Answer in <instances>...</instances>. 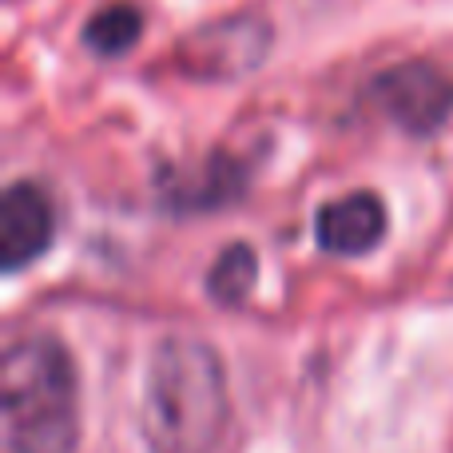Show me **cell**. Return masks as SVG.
<instances>
[{"mask_svg": "<svg viewBox=\"0 0 453 453\" xmlns=\"http://www.w3.org/2000/svg\"><path fill=\"white\" fill-rule=\"evenodd\" d=\"M8 453H76L80 378L72 354L52 334H24L0 362Z\"/></svg>", "mask_w": 453, "mask_h": 453, "instance_id": "cell-2", "label": "cell"}, {"mask_svg": "<svg viewBox=\"0 0 453 453\" xmlns=\"http://www.w3.org/2000/svg\"><path fill=\"white\" fill-rule=\"evenodd\" d=\"M247 191V167L231 156H207L191 167H167L159 180V199L175 215L215 211Z\"/></svg>", "mask_w": 453, "mask_h": 453, "instance_id": "cell-6", "label": "cell"}, {"mask_svg": "<svg viewBox=\"0 0 453 453\" xmlns=\"http://www.w3.org/2000/svg\"><path fill=\"white\" fill-rule=\"evenodd\" d=\"M226 414L231 402L219 354L188 334L164 338L143 378L140 430L148 453H215Z\"/></svg>", "mask_w": 453, "mask_h": 453, "instance_id": "cell-1", "label": "cell"}, {"mask_svg": "<svg viewBox=\"0 0 453 453\" xmlns=\"http://www.w3.org/2000/svg\"><path fill=\"white\" fill-rule=\"evenodd\" d=\"M370 96L378 111L406 135H434L453 116V76L426 60L394 64L370 84Z\"/></svg>", "mask_w": 453, "mask_h": 453, "instance_id": "cell-4", "label": "cell"}, {"mask_svg": "<svg viewBox=\"0 0 453 453\" xmlns=\"http://www.w3.org/2000/svg\"><path fill=\"white\" fill-rule=\"evenodd\" d=\"M386 239V203L374 191H350L342 199H330L314 215V242L326 255L358 258L370 255Z\"/></svg>", "mask_w": 453, "mask_h": 453, "instance_id": "cell-7", "label": "cell"}, {"mask_svg": "<svg viewBox=\"0 0 453 453\" xmlns=\"http://www.w3.org/2000/svg\"><path fill=\"white\" fill-rule=\"evenodd\" d=\"M258 279V258L247 242H231V247L219 250L215 266L207 271V295L223 306H239L247 303L250 287Z\"/></svg>", "mask_w": 453, "mask_h": 453, "instance_id": "cell-9", "label": "cell"}, {"mask_svg": "<svg viewBox=\"0 0 453 453\" xmlns=\"http://www.w3.org/2000/svg\"><path fill=\"white\" fill-rule=\"evenodd\" d=\"M56 234L52 199L36 183H12L0 199V263L4 271L36 263Z\"/></svg>", "mask_w": 453, "mask_h": 453, "instance_id": "cell-5", "label": "cell"}, {"mask_svg": "<svg viewBox=\"0 0 453 453\" xmlns=\"http://www.w3.org/2000/svg\"><path fill=\"white\" fill-rule=\"evenodd\" d=\"M271 52V20L263 12H234L188 32L180 44V68L196 80H239Z\"/></svg>", "mask_w": 453, "mask_h": 453, "instance_id": "cell-3", "label": "cell"}, {"mask_svg": "<svg viewBox=\"0 0 453 453\" xmlns=\"http://www.w3.org/2000/svg\"><path fill=\"white\" fill-rule=\"evenodd\" d=\"M143 36V12L135 4H108L84 24V44L96 56H124L135 48V40Z\"/></svg>", "mask_w": 453, "mask_h": 453, "instance_id": "cell-8", "label": "cell"}]
</instances>
